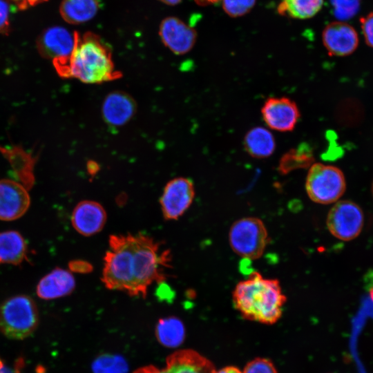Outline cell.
I'll return each instance as SVG.
<instances>
[{
	"mask_svg": "<svg viewBox=\"0 0 373 373\" xmlns=\"http://www.w3.org/2000/svg\"><path fill=\"white\" fill-rule=\"evenodd\" d=\"M364 222L361 209L350 200L338 201L328 212L326 224L330 233L341 240H351L361 233Z\"/></svg>",
	"mask_w": 373,
	"mask_h": 373,
	"instance_id": "obj_7",
	"label": "cell"
},
{
	"mask_svg": "<svg viewBox=\"0 0 373 373\" xmlns=\"http://www.w3.org/2000/svg\"><path fill=\"white\" fill-rule=\"evenodd\" d=\"M361 23L366 43L373 48V12L362 18Z\"/></svg>",
	"mask_w": 373,
	"mask_h": 373,
	"instance_id": "obj_29",
	"label": "cell"
},
{
	"mask_svg": "<svg viewBox=\"0 0 373 373\" xmlns=\"http://www.w3.org/2000/svg\"><path fill=\"white\" fill-rule=\"evenodd\" d=\"M162 2L169 5H175L180 2L181 0H160Z\"/></svg>",
	"mask_w": 373,
	"mask_h": 373,
	"instance_id": "obj_37",
	"label": "cell"
},
{
	"mask_svg": "<svg viewBox=\"0 0 373 373\" xmlns=\"http://www.w3.org/2000/svg\"><path fill=\"white\" fill-rule=\"evenodd\" d=\"M133 373H168L165 368L160 369L153 365H148L136 370Z\"/></svg>",
	"mask_w": 373,
	"mask_h": 373,
	"instance_id": "obj_32",
	"label": "cell"
},
{
	"mask_svg": "<svg viewBox=\"0 0 373 373\" xmlns=\"http://www.w3.org/2000/svg\"><path fill=\"white\" fill-rule=\"evenodd\" d=\"M75 287V280L72 273L55 268L39 280L37 294L42 299L52 300L70 294Z\"/></svg>",
	"mask_w": 373,
	"mask_h": 373,
	"instance_id": "obj_16",
	"label": "cell"
},
{
	"mask_svg": "<svg viewBox=\"0 0 373 373\" xmlns=\"http://www.w3.org/2000/svg\"><path fill=\"white\" fill-rule=\"evenodd\" d=\"M106 252L102 280L106 287L132 296H146L153 282L166 278L164 269L171 267L170 251L144 234L111 235Z\"/></svg>",
	"mask_w": 373,
	"mask_h": 373,
	"instance_id": "obj_1",
	"label": "cell"
},
{
	"mask_svg": "<svg viewBox=\"0 0 373 373\" xmlns=\"http://www.w3.org/2000/svg\"><path fill=\"white\" fill-rule=\"evenodd\" d=\"M27 251L26 241L18 231L0 232V265H19L27 258Z\"/></svg>",
	"mask_w": 373,
	"mask_h": 373,
	"instance_id": "obj_19",
	"label": "cell"
},
{
	"mask_svg": "<svg viewBox=\"0 0 373 373\" xmlns=\"http://www.w3.org/2000/svg\"><path fill=\"white\" fill-rule=\"evenodd\" d=\"M0 373H19V371L17 370V369H16V370H10L8 368H6V367H4L1 371H0Z\"/></svg>",
	"mask_w": 373,
	"mask_h": 373,
	"instance_id": "obj_38",
	"label": "cell"
},
{
	"mask_svg": "<svg viewBox=\"0 0 373 373\" xmlns=\"http://www.w3.org/2000/svg\"><path fill=\"white\" fill-rule=\"evenodd\" d=\"M200 5H207L211 3H214L218 2L220 0H195Z\"/></svg>",
	"mask_w": 373,
	"mask_h": 373,
	"instance_id": "obj_36",
	"label": "cell"
},
{
	"mask_svg": "<svg viewBox=\"0 0 373 373\" xmlns=\"http://www.w3.org/2000/svg\"><path fill=\"white\" fill-rule=\"evenodd\" d=\"M314 163L313 150L307 142H302L283 155L280 159L278 170L281 174L300 169H309Z\"/></svg>",
	"mask_w": 373,
	"mask_h": 373,
	"instance_id": "obj_21",
	"label": "cell"
},
{
	"mask_svg": "<svg viewBox=\"0 0 373 373\" xmlns=\"http://www.w3.org/2000/svg\"><path fill=\"white\" fill-rule=\"evenodd\" d=\"M99 8L98 0H63L59 10L66 22L79 24L92 19Z\"/></svg>",
	"mask_w": 373,
	"mask_h": 373,
	"instance_id": "obj_20",
	"label": "cell"
},
{
	"mask_svg": "<svg viewBox=\"0 0 373 373\" xmlns=\"http://www.w3.org/2000/svg\"><path fill=\"white\" fill-rule=\"evenodd\" d=\"M323 0H282L278 12L296 19H307L321 8Z\"/></svg>",
	"mask_w": 373,
	"mask_h": 373,
	"instance_id": "obj_23",
	"label": "cell"
},
{
	"mask_svg": "<svg viewBox=\"0 0 373 373\" xmlns=\"http://www.w3.org/2000/svg\"><path fill=\"white\" fill-rule=\"evenodd\" d=\"M135 112V104L132 97L120 91L109 93L102 106L104 119L108 124L115 127L126 124Z\"/></svg>",
	"mask_w": 373,
	"mask_h": 373,
	"instance_id": "obj_15",
	"label": "cell"
},
{
	"mask_svg": "<svg viewBox=\"0 0 373 373\" xmlns=\"http://www.w3.org/2000/svg\"><path fill=\"white\" fill-rule=\"evenodd\" d=\"M19 10H25L48 0H11Z\"/></svg>",
	"mask_w": 373,
	"mask_h": 373,
	"instance_id": "obj_31",
	"label": "cell"
},
{
	"mask_svg": "<svg viewBox=\"0 0 373 373\" xmlns=\"http://www.w3.org/2000/svg\"><path fill=\"white\" fill-rule=\"evenodd\" d=\"M99 165L94 161H90L87 164V171L90 175H95L99 171Z\"/></svg>",
	"mask_w": 373,
	"mask_h": 373,
	"instance_id": "obj_34",
	"label": "cell"
},
{
	"mask_svg": "<svg viewBox=\"0 0 373 373\" xmlns=\"http://www.w3.org/2000/svg\"><path fill=\"white\" fill-rule=\"evenodd\" d=\"M232 300L244 318L271 325L281 317L287 298L277 279L265 278L253 271L236 285Z\"/></svg>",
	"mask_w": 373,
	"mask_h": 373,
	"instance_id": "obj_2",
	"label": "cell"
},
{
	"mask_svg": "<svg viewBox=\"0 0 373 373\" xmlns=\"http://www.w3.org/2000/svg\"><path fill=\"white\" fill-rule=\"evenodd\" d=\"M168 373H212V363L198 352L183 350L173 352L166 358Z\"/></svg>",
	"mask_w": 373,
	"mask_h": 373,
	"instance_id": "obj_17",
	"label": "cell"
},
{
	"mask_svg": "<svg viewBox=\"0 0 373 373\" xmlns=\"http://www.w3.org/2000/svg\"><path fill=\"white\" fill-rule=\"evenodd\" d=\"M38 324L37 307L30 296H12L0 304V332L7 338L23 340L35 331Z\"/></svg>",
	"mask_w": 373,
	"mask_h": 373,
	"instance_id": "obj_4",
	"label": "cell"
},
{
	"mask_svg": "<svg viewBox=\"0 0 373 373\" xmlns=\"http://www.w3.org/2000/svg\"><path fill=\"white\" fill-rule=\"evenodd\" d=\"M106 220V213L98 202L91 200L82 201L73 209L71 222L74 229L86 236L99 232Z\"/></svg>",
	"mask_w": 373,
	"mask_h": 373,
	"instance_id": "obj_14",
	"label": "cell"
},
{
	"mask_svg": "<svg viewBox=\"0 0 373 373\" xmlns=\"http://www.w3.org/2000/svg\"><path fill=\"white\" fill-rule=\"evenodd\" d=\"M268 232L264 222L255 217H247L234 222L229 231V242L232 250L248 260L259 258L269 242Z\"/></svg>",
	"mask_w": 373,
	"mask_h": 373,
	"instance_id": "obj_5",
	"label": "cell"
},
{
	"mask_svg": "<svg viewBox=\"0 0 373 373\" xmlns=\"http://www.w3.org/2000/svg\"><path fill=\"white\" fill-rule=\"evenodd\" d=\"M345 179L336 166L314 163L305 180V189L314 202L328 204L337 201L345 191Z\"/></svg>",
	"mask_w": 373,
	"mask_h": 373,
	"instance_id": "obj_6",
	"label": "cell"
},
{
	"mask_svg": "<svg viewBox=\"0 0 373 373\" xmlns=\"http://www.w3.org/2000/svg\"><path fill=\"white\" fill-rule=\"evenodd\" d=\"M39 52L45 58L52 59L55 69L66 64L76 44V32L55 26L46 29L37 40Z\"/></svg>",
	"mask_w": 373,
	"mask_h": 373,
	"instance_id": "obj_8",
	"label": "cell"
},
{
	"mask_svg": "<svg viewBox=\"0 0 373 373\" xmlns=\"http://www.w3.org/2000/svg\"><path fill=\"white\" fill-rule=\"evenodd\" d=\"M194 195V185L191 180L181 177L169 181L160 201L164 218H179L190 207Z\"/></svg>",
	"mask_w": 373,
	"mask_h": 373,
	"instance_id": "obj_10",
	"label": "cell"
},
{
	"mask_svg": "<svg viewBox=\"0 0 373 373\" xmlns=\"http://www.w3.org/2000/svg\"><path fill=\"white\" fill-rule=\"evenodd\" d=\"M367 285V290L370 293V297L373 300V271H372L368 275L366 279Z\"/></svg>",
	"mask_w": 373,
	"mask_h": 373,
	"instance_id": "obj_35",
	"label": "cell"
},
{
	"mask_svg": "<svg viewBox=\"0 0 373 373\" xmlns=\"http://www.w3.org/2000/svg\"><path fill=\"white\" fill-rule=\"evenodd\" d=\"M64 77H73L86 84H99L117 79L111 53L97 35L76 32V44L66 64L58 69Z\"/></svg>",
	"mask_w": 373,
	"mask_h": 373,
	"instance_id": "obj_3",
	"label": "cell"
},
{
	"mask_svg": "<svg viewBox=\"0 0 373 373\" xmlns=\"http://www.w3.org/2000/svg\"><path fill=\"white\" fill-rule=\"evenodd\" d=\"M30 203L28 189L11 180H0V220L10 221L19 218Z\"/></svg>",
	"mask_w": 373,
	"mask_h": 373,
	"instance_id": "obj_11",
	"label": "cell"
},
{
	"mask_svg": "<svg viewBox=\"0 0 373 373\" xmlns=\"http://www.w3.org/2000/svg\"><path fill=\"white\" fill-rule=\"evenodd\" d=\"M372 189H373V187H372Z\"/></svg>",
	"mask_w": 373,
	"mask_h": 373,
	"instance_id": "obj_40",
	"label": "cell"
},
{
	"mask_svg": "<svg viewBox=\"0 0 373 373\" xmlns=\"http://www.w3.org/2000/svg\"><path fill=\"white\" fill-rule=\"evenodd\" d=\"M4 364L3 363V361H1V359L0 358V371L4 367Z\"/></svg>",
	"mask_w": 373,
	"mask_h": 373,
	"instance_id": "obj_39",
	"label": "cell"
},
{
	"mask_svg": "<svg viewBox=\"0 0 373 373\" xmlns=\"http://www.w3.org/2000/svg\"><path fill=\"white\" fill-rule=\"evenodd\" d=\"M334 13L338 19H347L357 12L360 0H331Z\"/></svg>",
	"mask_w": 373,
	"mask_h": 373,
	"instance_id": "obj_25",
	"label": "cell"
},
{
	"mask_svg": "<svg viewBox=\"0 0 373 373\" xmlns=\"http://www.w3.org/2000/svg\"><path fill=\"white\" fill-rule=\"evenodd\" d=\"M69 267L71 271L81 274H88L93 270V266L87 261L76 260L69 263Z\"/></svg>",
	"mask_w": 373,
	"mask_h": 373,
	"instance_id": "obj_30",
	"label": "cell"
},
{
	"mask_svg": "<svg viewBox=\"0 0 373 373\" xmlns=\"http://www.w3.org/2000/svg\"><path fill=\"white\" fill-rule=\"evenodd\" d=\"M127 369L125 360L115 355L102 356L93 364L94 373H126Z\"/></svg>",
	"mask_w": 373,
	"mask_h": 373,
	"instance_id": "obj_24",
	"label": "cell"
},
{
	"mask_svg": "<svg viewBox=\"0 0 373 373\" xmlns=\"http://www.w3.org/2000/svg\"><path fill=\"white\" fill-rule=\"evenodd\" d=\"M322 40L331 56L349 55L356 50L358 44V35L355 29L342 21L328 24L323 31Z\"/></svg>",
	"mask_w": 373,
	"mask_h": 373,
	"instance_id": "obj_12",
	"label": "cell"
},
{
	"mask_svg": "<svg viewBox=\"0 0 373 373\" xmlns=\"http://www.w3.org/2000/svg\"><path fill=\"white\" fill-rule=\"evenodd\" d=\"M242 373H277V370L271 361L256 358L245 365Z\"/></svg>",
	"mask_w": 373,
	"mask_h": 373,
	"instance_id": "obj_27",
	"label": "cell"
},
{
	"mask_svg": "<svg viewBox=\"0 0 373 373\" xmlns=\"http://www.w3.org/2000/svg\"><path fill=\"white\" fill-rule=\"evenodd\" d=\"M243 146L251 157L264 159L274 153L276 144L273 133L269 129L263 126H255L245 135Z\"/></svg>",
	"mask_w": 373,
	"mask_h": 373,
	"instance_id": "obj_18",
	"label": "cell"
},
{
	"mask_svg": "<svg viewBox=\"0 0 373 373\" xmlns=\"http://www.w3.org/2000/svg\"><path fill=\"white\" fill-rule=\"evenodd\" d=\"M10 4L8 0H0V33L7 35L10 30Z\"/></svg>",
	"mask_w": 373,
	"mask_h": 373,
	"instance_id": "obj_28",
	"label": "cell"
},
{
	"mask_svg": "<svg viewBox=\"0 0 373 373\" xmlns=\"http://www.w3.org/2000/svg\"><path fill=\"white\" fill-rule=\"evenodd\" d=\"M260 111L267 127L278 132L292 131L300 117L296 103L287 97L267 98Z\"/></svg>",
	"mask_w": 373,
	"mask_h": 373,
	"instance_id": "obj_9",
	"label": "cell"
},
{
	"mask_svg": "<svg viewBox=\"0 0 373 373\" xmlns=\"http://www.w3.org/2000/svg\"><path fill=\"white\" fill-rule=\"evenodd\" d=\"M212 373H242V372L236 367L227 366L218 370H214Z\"/></svg>",
	"mask_w": 373,
	"mask_h": 373,
	"instance_id": "obj_33",
	"label": "cell"
},
{
	"mask_svg": "<svg viewBox=\"0 0 373 373\" xmlns=\"http://www.w3.org/2000/svg\"><path fill=\"white\" fill-rule=\"evenodd\" d=\"M158 341L166 347H176L180 345L184 337V327L177 318L169 317L159 321L155 330Z\"/></svg>",
	"mask_w": 373,
	"mask_h": 373,
	"instance_id": "obj_22",
	"label": "cell"
},
{
	"mask_svg": "<svg viewBox=\"0 0 373 373\" xmlns=\"http://www.w3.org/2000/svg\"><path fill=\"white\" fill-rule=\"evenodd\" d=\"M256 0H222L224 11L231 17H239L248 12Z\"/></svg>",
	"mask_w": 373,
	"mask_h": 373,
	"instance_id": "obj_26",
	"label": "cell"
},
{
	"mask_svg": "<svg viewBox=\"0 0 373 373\" xmlns=\"http://www.w3.org/2000/svg\"><path fill=\"white\" fill-rule=\"evenodd\" d=\"M160 36L164 44L177 55L189 52L196 40L195 31L180 19L173 17L161 22Z\"/></svg>",
	"mask_w": 373,
	"mask_h": 373,
	"instance_id": "obj_13",
	"label": "cell"
}]
</instances>
